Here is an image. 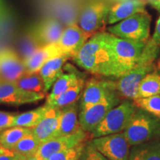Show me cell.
Wrapping results in <instances>:
<instances>
[{
  "label": "cell",
  "instance_id": "obj_1",
  "mask_svg": "<svg viewBox=\"0 0 160 160\" xmlns=\"http://www.w3.org/2000/svg\"><path fill=\"white\" fill-rule=\"evenodd\" d=\"M73 59L78 66L93 74L115 77L114 61L108 32L100 31L90 37Z\"/></svg>",
  "mask_w": 160,
  "mask_h": 160
},
{
  "label": "cell",
  "instance_id": "obj_2",
  "mask_svg": "<svg viewBox=\"0 0 160 160\" xmlns=\"http://www.w3.org/2000/svg\"><path fill=\"white\" fill-rule=\"evenodd\" d=\"M159 52L160 46L149 39L137 65L115 82L116 88L120 96L125 99L133 100L137 98L140 82L148 73L154 71V62Z\"/></svg>",
  "mask_w": 160,
  "mask_h": 160
},
{
  "label": "cell",
  "instance_id": "obj_3",
  "mask_svg": "<svg viewBox=\"0 0 160 160\" xmlns=\"http://www.w3.org/2000/svg\"><path fill=\"white\" fill-rule=\"evenodd\" d=\"M130 145L133 146L160 138V119L137 108L123 131Z\"/></svg>",
  "mask_w": 160,
  "mask_h": 160
},
{
  "label": "cell",
  "instance_id": "obj_4",
  "mask_svg": "<svg viewBox=\"0 0 160 160\" xmlns=\"http://www.w3.org/2000/svg\"><path fill=\"white\" fill-rule=\"evenodd\" d=\"M109 42L114 61V77L119 79L137 65L146 43L121 39L110 33Z\"/></svg>",
  "mask_w": 160,
  "mask_h": 160
},
{
  "label": "cell",
  "instance_id": "obj_5",
  "mask_svg": "<svg viewBox=\"0 0 160 160\" xmlns=\"http://www.w3.org/2000/svg\"><path fill=\"white\" fill-rule=\"evenodd\" d=\"M151 17L143 11L112 25L107 28L108 32L121 39L147 43L149 40Z\"/></svg>",
  "mask_w": 160,
  "mask_h": 160
},
{
  "label": "cell",
  "instance_id": "obj_6",
  "mask_svg": "<svg viewBox=\"0 0 160 160\" xmlns=\"http://www.w3.org/2000/svg\"><path fill=\"white\" fill-rule=\"evenodd\" d=\"M137 108L131 99H125L118 104L108 112L101 122L92 132V137L97 138L123 132Z\"/></svg>",
  "mask_w": 160,
  "mask_h": 160
},
{
  "label": "cell",
  "instance_id": "obj_7",
  "mask_svg": "<svg viewBox=\"0 0 160 160\" xmlns=\"http://www.w3.org/2000/svg\"><path fill=\"white\" fill-rule=\"evenodd\" d=\"M91 143L109 160H129L131 145L123 132L93 138Z\"/></svg>",
  "mask_w": 160,
  "mask_h": 160
},
{
  "label": "cell",
  "instance_id": "obj_8",
  "mask_svg": "<svg viewBox=\"0 0 160 160\" xmlns=\"http://www.w3.org/2000/svg\"><path fill=\"white\" fill-rule=\"evenodd\" d=\"M116 95L119 94L114 81L92 78L85 83L79 102V111Z\"/></svg>",
  "mask_w": 160,
  "mask_h": 160
},
{
  "label": "cell",
  "instance_id": "obj_9",
  "mask_svg": "<svg viewBox=\"0 0 160 160\" xmlns=\"http://www.w3.org/2000/svg\"><path fill=\"white\" fill-rule=\"evenodd\" d=\"M111 7L101 2H91L83 8L79 18V25L92 37L108 24Z\"/></svg>",
  "mask_w": 160,
  "mask_h": 160
},
{
  "label": "cell",
  "instance_id": "obj_10",
  "mask_svg": "<svg viewBox=\"0 0 160 160\" xmlns=\"http://www.w3.org/2000/svg\"><path fill=\"white\" fill-rule=\"evenodd\" d=\"M120 103L119 95L113 96L79 113L80 126L84 131L92 133L111 108Z\"/></svg>",
  "mask_w": 160,
  "mask_h": 160
},
{
  "label": "cell",
  "instance_id": "obj_11",
  "mask_svg": "<svg viewBox=\"0 0 160 160\" xmlns=\"http://www.w3.org/2000/svg\"><path fill=\"white\" fill-rule=\"evenodd\" d=\"M88 139V133L84 131L71 135L53 137L40 145L36 156L42 160H47L53 153L86 142Z\"/></svg>",
  "mask_w": 160,
  "mask_h": 160
},
{
  "label": "cell",
  "instance_id": "obj_12",
  "mask_svg": "<svg viewBox=\"0 0 160 160\" xmlns=\"http://www.w3.org/2000/svg\"><path fill=\"white\" fill-rule=\"evenodd\" d=\"M45 97L44 93L27 91L13 82H0V103L20 105L38 102Z\"/></svg>",
  "mask_w": 160,
  "mask_h": 160
},
{
  "label": "cell",
  "instance_id": "obj_13",
  "mask_svg": "<svg viewBox=\"0 0 160 160\" xmlns=\"http://www.w3.org/2000/svg\"><path fill=\"white\" fill-rule=\"evenodd\" d=\"M27 72L17 53L10 48L0 49V82H15Z\"/></svg>",
  "mask_w": 160,
  "mask_h": 160
},
{
  "label": "cell",
  "instance_id": "obj_14",
  "mask_svg": "<svg viewBox=\"0 0 160 160\" xmlns=\"http://www.w3.org/2000/svg\"><path fill=\"white\" fill-rule=\"evenodd\" d=\"M90 37L77 24H71L63 30L57 45L63 54L73 58Z\"/></svg>",
  "mask_w": 160,
  "mask_h": 160
},
{
  "label": "cell",
  "instance_id": "obj_15",
  "mask_svg": "<svg viewBox=\"0 0 160 160\" xmlns=\"http://www.w3.org/2000/svg\"><path fill=\"white\" fill-rule=\"evenodd\" d=\"M61 113L62 108L48 105L45 115L38 125L32 128V133L41 144L57 137Z\"/></svg>",
  "mask_w": 160,
  "mask_h": 160
},
{
  "label": "cell",
  "instance_id": "obj_16",
  "mask_svg": "<svg viewBox=\"0 0 160 160\" xmlns=\"http://www.w3.org/2000/svg\"><path fill=\"white\" fill-rule=\"evenodd\" d=\"M32 30L42 45L45 46L57 44L64 28L55 18H48Z\"/></svg>",
  "mask_w": 160,
  "mask_h": 160
},
{
  "label": "cell",
  "instance_id": "obj_17",
  "mask_svg": "<svg viewBox=\"0 0 160 160\" xmlns=\"http://www.w3.org/2000/svg\"><path fill=\"white\" fill-rule=\"evenodd\" d=\"M145 11V2L142 0H125L111 8L108 19V25H114L131 16Z\"/></svg>",
  "mask_w": 160,
  "mask_h": 160
},
{
  "label": "cell",
  "instance_id": "obj_18",
  "mask_svg": "<svg viewBox=\"0 0 160 160\" xmlns=\"http://www.w3.org/2000/svg\"><path fill=\"white\" fill-rule=\"evenodd\" d=\"M61 55H63V53L57 44L42 46L31 57L24 61L26 71L28 73L39 72L46 62L52 58Z\"/></svg>",
  "mask_w": 160,
  "mask_h": 160
},
{
  "label": "cell",
  "instance_id": "obj_19",
  "mask_svg": "<svg viewBox=\"0 0 160 160\" xmlns=\"http://www.w3.org/2000/svg\"><path fill=\"white\" fill-rule=\"evenodd\" d=\"M83 131L80 126L77 102L62 108L61 118L57 137L73 134Z\"/></svg>",
  "mask_w": 160,
  "mask_h": 160
},
{
  "label": "cell",
  "instance_id": "obj_20",
  "mask_svg": "<svg viewBox=\"0 0 160 160\" xmlns=\"http://www.w3.org/2000/svg\"><path fill=\"white\" fill-rule=\"evenodd\" d=\"M68 57L61 55L49 59L44 64L39 73L45 84V92L51 88L56 80L63 73V65L66 62Z\"/></svg>",
  "mask_w": 160,
  "mask_h": 160
},
{
  "label": "cell",
  "instance_id": "obj_21",
  "mask_svg": "<svg viewBox=\"0 0 160 160\" xmlns=\"http://www.w3.org/2000/svg\"><path fill=\"white\" fill-rule=\"evenodd\" d=\"M129 160H160V138L131 146Z\"/></svg>",
  "mask_w": 160,
  "mask_h": 160
},
{
  "label": "cell",
  "instance_id": "obj_22",
  "mask_svg": "<svg viewBox=\"0 0 160 160\" xmlns=\"http://www.w3.org/2000/svg\"><path fill=\"white\" fill-rule=\"evenodd\" d=\"M42 47V44L36 37L33 30L31 29L21 36L18 40L17 54L24 62Z\"/></svg>",
  "mask_w": 160,
  "mask_h": 160
},
{
  "label": "cell",
  "instance_id": "obj_23",
  "mask_svg": "<svg viewBox=\"0 0 160 160\" xmlns=\"http://www.w3.org/2000/svg\"><path fill=\"white\" fill-rule=\"evenodd\" d=\"M84 86H85V79L84 77H81L77 82L71 85L62 93H61L57 99L47 105L62 108L65 106L77 102V99L82 95Z\"/></svg>",
  "mask_w": 160,
  "mask_h": 160
},
{
  "label": "cell",
  "instance_id": "obj_24",
  "mask_svg": "<svg viewBox=\"0 0 160 160\" xmlns=\"http://www.w3.org/2000/svg\"><path fill=\"white\" fill-rule=\"evenodd\" d=\"M41 142L34 137L32 131L25 135L22 139L12 148L19 159L26 160L36 155Z\"/></svg>",
  "mask_w": 160,
  "mask_h": 160
},
{
  "label": "cell",
  "instance_id": "obj_25",
  "mask_svg": "<svg viewBox=\"0 0 160 160\" xmlns=\"http://www.w3.org/2000/svg\"><path fill=\"white\" fill-rule=\"evenodd\" d=\"M159 94H160V75L157 71H153L148 73L141 80L137 98L148 97Z\"/></svg>",
  "mask_w": 160,
  "mask_h": 160
},
{
  "label": "cell",
  "instance_id": "obj_26",
  "mask_svg": "<svg viewBox=\"0 0 160 160\" xmlns=\"http://www.w3.org/2000/svg\"><path fill=\"white\" fill-rule=\"evenodd\" d=\"M32 131V128L23 127H11L0 131V147L12 150L25 135Z\"/></svg>",
  "mask_w": 160,
  "mask_h": 160
},
{
  "label": "cell",
  "instance_id": "obj_27",
  "mask_svg": "<svg viewBox=\"0 0 160 160\" xmlns=\"http://www.w3.org/2000/svg\"><path fill=\"white\" fill-rule=\"evenodd\" d=\"M80 77H81L77 74V72L70 71L67 73H62L53 83L51 93L47 98L46 104L51 102L57 99L61 93L77 82Z\"/></svg>",
  "mask_w": 160,
  "mask_h": 160
},
{
  "label": "cell",
  "instance_id": "obj_28",
  "mask_svg": "<svg viewBox=\"0 0 160 160\" xmlns=\"http://www.w3.org/2000/svg\"><path fill=\"white\" fill-rule=\"evenodd\" d=\"M48 105L38 108L37 109L30 111L21 114L17 115L15 117L13 127H23L28 128H33L38 125L40 120L45 115L47 111Z\"/></svg>",
  "mask_w": 160,
  "mask_h": 160
},
{
  "label": "cell",
  "instance_id": "obj_29",
  "mask_svg": "<svg viewBox=\"0 0 160 160\" xmlns=\"http://www.w3.org/2000/svg\"><path fill=\"white\" fill-rule=\"evenodd\" d=\"M18 87L27 91L45 93V84L39 72H26L15 82Z\"/></svg>",
  "mask_w": 160,
  "mask_h": 160
},
{
  "label": "cell",
  "instance_id": "obj_30",
  "mask_svg": "<svg viewBox=\"0 0 160 160\" xmlns=\"http://www.w3.org/2000/svg\"><path fill=\"white\" fill-rule=\"evenodd\" d=\"M133 101L137 108L148 112L160 119V94L148 97L137 98Z\"/></svg>",
  "mask_w": 160,
  "mask_h": 160
},
{
  "label": "cell",
  "instance_id": "obj_31",
  "mask_svg": "<svg viewBox=\"0 0 160 160\" xmlns=\"http://www.w3.org/2000/svg\"><path fill=\"white\" fill-rule=\"evenodd\" d=\"M85 145V142H83L75 147L62 150L53 153L47 160H81Z\"/></svg>",
  "mask_w": 160,
  "mask_h": 160
},
{
  "label": "cell",
  "instance_id": "obj_32",
  "mask_svg": "<svg viewBox=\"0 0 160 160\" xmlns=\"http://www.w3.org/2000/svg\"><path fill=\"white\" fill-rule=\"evenodd\" d=\"M82 157V160H109L99 151H97L91 142L85 145Z\"/></svg>",
  "mask_w": 160,
  "mask_h": 160
},
{
  "label": "cell",
  "instance_id": "obj_33",
  "mask_svg": "<svg viewBox=\"0 0 160 160\" xmlns=\"http://www.w3.org/2000/svg\"><path fill=\"white\" fill-rule=\"evenodd\" d=\"M15 117L8 112L0 111V131L13 127Z\"/></svg>",
  "mask_w": 160,
  "mask_h": 160
},
{
  "label": "cell",
  "instance_id": "obj_34",
  "mask_svg": "<svg viewBox=\"0 0 160 160\" xmlns=\"http://www.w3.org/2000/svg\"><path fill=\"white\" fill-rule=\"evenodd\" d=\"M19 159L16 153L11 149L0 147V160H18Z\"/></svg>",
  "mask_w": 160,
  "mask_h": 160
},
{
  "label": "cell",
  "instance_id": "obj_35",
  "mask_svg": "<svg viewBox=\"0 0 160 160\" xmlns=\"http://www.w3.org/2000/svg\"><path fill=\"white\" fill-rule=\"evenodd\" d=\"M151 40L156 45L160 46V16L156 22L154 33H153Z\"/></svg>",
  "mask_w": 160,
  "mask_h": 160
},
{
  "label": "cell",
  "instance_id": "obj_36",
  "mask_svg": "<svg viewBox=\"0 0 160 160\" xmlns=\"http://www.w3.org/2000/svg\"><path fill=\"white\" fill-rule=\"evenodd\" d=\"M6 13V8L3 0H0V19H2Z\"/></svg>",
  "mask_w": 160,
  "mask_h": 160
},
{
  "label": "cell",
  "instance_id": "obj_37",
  "mask_svg": "<svg viewBox=\"0 0 160 160\" xmlns=\"http://www.w3.org/2000/svg\"><path fill=\"white\" fill-rule=\"evenodd\" d=\"M150 4L153 8L158 11H160V0H151Z\"/></svg>",
  "mask_w": 160,
  "mask_h": 160
},
{
  "label": "cell",
  "instance_id": "obj_38",
  "mask_svg": "<svg viewBox=\"0 0 160 160\" xmlns=\"http://www.w3.org/2000/svg\"><path fill=\"white\" fill-rule=\"evenodd\" d=\"M26 160H42V159H40V158L38 157L37 156L34 155V156H33V157H31L28 158V159H26Z\"/></svg>",
  "mask_w": 160,
  "mask_h": 160
},
{
  "label": "cell",
  "instance_id": "obj_39",
  "mask_svg": "<svg viewBox=\"0 0 160 160\" xmlns=\"http://www.w3.org/2000/svg\"><path fill=\"white\" fill-rule=\"evenodd\" d=\"M1 20H2V19H0V22H1ZM2 33H1V28H0V42H1V39H2Z\"/></svg>",
  "mask_w": 160,
  "mask_h": 160
},
{
  "label": "cell",
  "instance_id": "obj_40",
  "mask_svg": "<svg viewBox=\"0 0 160 160\" xmlns=\"http://www.w3.org/2000/svg\"><path fill=\"white\" fill-rule=\"evenodd\" d=\"M157 66H158V68H159V69L160 70V59H159V61H158V63H157Z\"/></svg>",
  "mask_w": 160,
  "mask_h": 160
},
{
  "label": "cell",
  "instance_id": "obj_41",
  "mask_svg": "<svg viewBox=\"0 0 160 160\" xmlns=\"http://www.w3.org/2000/svg\"><path fill=\"white\" fill-rule=\"evenodd\" d=\"M18 160H22V159H18Z\"/></svg>",
  "mask_w": 160,
  "mask_h": 160
}]
</instances>
